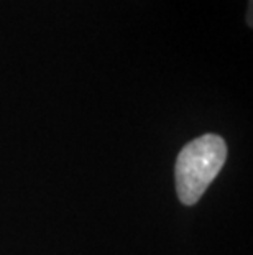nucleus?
I'll return each mask as SVG.
<instances>
[{
  "label": "nucleus",
  "instance_id": "f257e3e1",
  "mask_svg": "<svg viewBox=\"0 0 253 255\" xmlns=\"http://www.w3.org/2000/svg\"><path fill=\"white\" fill-rule=\"evenodd\" d=\"M227 158V145L215 133H206L187 143L176 160L174 178L182 204H196L219 175Z\"/></svg>",
  "mask_w": 253,
  "mask_h": 255
},
{
  "label": "nucleus",
  "instance_id": "f03ea898",
  "mask_svg": "<svg viewBox=\"0 0 253 255\" xmlns=\"http://www.w3.org/2000/svg\"><path fill=\"white\" fill-rule=\"evenodd\" d=\"M250 8H252V0H250Z\"/></svg>",
  "mask_w": 253,
  "mask_h": 255
}]
</instances>
